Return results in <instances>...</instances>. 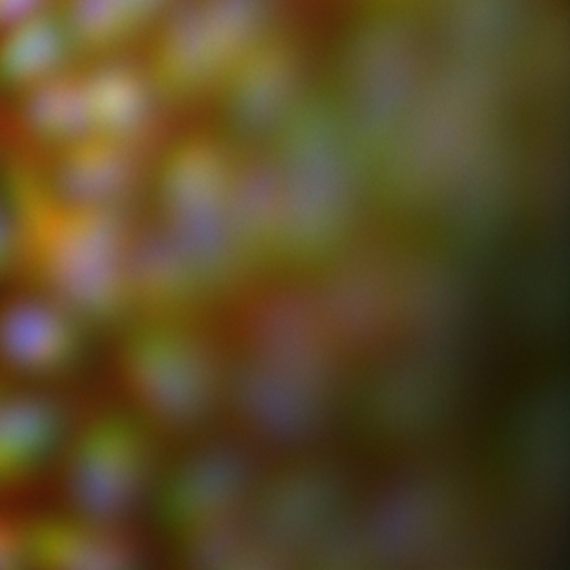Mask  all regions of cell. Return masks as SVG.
I'll list each match as a JSON object with an SVG mask.
<instances>
[{
    "label": "cell",
    "instance_id": "11",
    "mask_svg": "<svg viewBox=\"0 0 570 570\" xmlns=\"http://www.w3.org/2000/svg\"><path fill=\"white\" fill-rule=\"evenodd\" d=\"M20 272V236L2 170H0V283L18 279Z\"/></svg>",
    "mask_w": 570,
    "mask_h": 570
},
{
    "label": "cell",
    "instance_id": "3",
    "mask_svg": "<svg viewBox=\"0 0 570 570\" xmlns=\"http://www.w3.org/2000/svg\"><path fill=\"white\" fill-rule=\"evenodd\" d=\"M167 439L132 409H105L71 431L59 460L66 509L127 524L151 501Z\"/></svg>",
    "mask_w": 570,
    "mask_h": 570
},
{
    "label": "cell",
    "instance_id": "4",
    "mask_svg": "<svg viewBox=\"0 0 570 570\" xmlns=\"http://www.w3.org/2000/svg\"><path fill=\"white\" fill-rule=\"evenodd\" d=\"M92 326L59 299L22 287L0 299V374L58 389L91 360Z\"/></svg>",
    "mask_w": 570,
    "mask_h": 570
},
{
    "label": "cell",
    "instance_id": "12",
    "mask_svg": "<svg viewBox=\"0 0 570 570\" xmlns=\"http://www.w3.org/2000/svg\"><path fill=\"white\" fill-rule=\"evenodd\" d=\"M29 566L22 520L0 513V570L24 569Z\"/></svg>",
    "mask_w": 570,
    "mask_h": 570
},
{
    "label": "cell",
    "instance_id": "13",
    "mask_svg": "<svg viewBox=\"0 0 570 570\" xmlns=\"http://www.w3.org/2000/svg\"><path fill=\"white\" fill-rule=\"evenodd\" d=\"M50 6L52 0H0V32Z\"/></svg>",
    "mask_w": 570,
    "mask_h": 570
},
{
    "label": "cell",
    "instance_id": "6",
    "mask_svg": "<svg viewBox=\"0 0 570 570\" xmlns=\"http://www.w3.org/2000/svg\"><path fill=\"white\" fill-rule=\"evenodd\" d=\"M75 423L58 389L9 382L0 393V497L28 489L58 468Z\"/></svg>",
    "mask_w": 570,
    "mask_h": 570
},
{
    "label": "cell",
    "instance_id": "9",
    "mask_svg": "<svg viewBox=\"0 0 570 570\" xmlns=\"http://www.w3.org/2000/svg\"><path fill=\"white\" fill-rule=\"evenodd\" d=\"M78 61L55 2L0 32V99L17 96Z\"/></svg>",
    "mask_w": 570,
    "mask_h": 570
},
{
    "label": "cell",
    "instance_id": "14",
    "mask_svg": "<svg viewBox=\"0 0 570 570\" xmlns=\"http://www.w3.org/2000/svg\"><path fill=\"white\" fill-rule=\"evenodd\" d=\"M10 381H7L6 377L0 374V393H2V390L7 387V384H9Z\"/></svg>",
    "mask_w": 570,
    "mask_h": 570
},
{
    "label": "cell",
    "instance_id": "8",
    "mask_svg": "<svg viewBox=\"0 0 570 570\" xmlns=\"http://www.w3.org/2000/svg\"><path fill=\"white\" fill-rule=\"evenodd\" d=\"M22 530L31 568L134 569L145 557L127 524L89 519L67 509L22 520Z\"/></svg>",
    "mask_w": 570,
    "mask_h": 570
},
{
    "label": "cell",
    "instance_id": "10",
    "mask_svg": "<svg viewBox=\"0 0 570 570\" xmlns=\"http://www.w3.org/2000/svg\"><path fill=\"white\" fill-rule=\"evenodd\" d=\"M175 0H56L80 59L138 50Z\"/></svg>",
    "mask_w": 570,
    "mask_h": 570
},
{
    "label": "cell",
    "instance_id": "5",
    "mask_svg": "<svg viewBox=\"0 0 570 570\" xmlns=\"http://www.w3.org/2000/svg\"><path fill=\"white\" fill-rule=\"evenodd\" d=\"M160 142L88 135L31 160L41 181L59 200L80 208L132 213L148 194Z\"/></svg>",
    "mask_w": 570,
    "mask_h": 570
},
{
    "label": "cell",
    "instance_id": "7",
    "mask_svg": "<svg viewBox=\"0 0 570 570\" xmlns=\"http://www.w3.org/2000/svg\"><path fill=\"white\" fill-rule=\"evenodd\" d=\"M92 132L163 142L176 122L160 102L140 50L81 59Z\"/></svg>",
    "mask_w": 570,
    "mask_h": 570
},
{
    "label": "cell",
    "instance_id": "1",
    "mask_svg": "<svg viewBox=\"0 0 570 570\" xmlns=\"http://www.w3.org/2000/svg\"><path fill=\"white\" fill-rule=\"evenodd\" d=\"M273 0H175L140 45L160 102L175 118L209 104L235 61L253 47Z\"/></svg>",
    "mask_w": 570,
    "mask_h": 570
},
{
    "label": "cell",
    "instance_id": "2",
    "mask_svg": "<svg viewBox=\"0 0 570 570\" xmlns=\"http://www.w3.org/2000/svg\"><path fill=\"white\" fill-rule=\"evenodd\" d=\"M195 317H129L115 348L127 407L165 439L190 438L213 404V366Z\"/></svg>",
    "mask_w": 570,
    "mask_h": 570
}]
</instances>
